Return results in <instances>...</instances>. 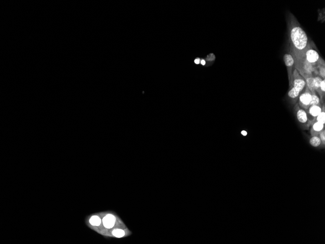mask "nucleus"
<instances>
[{
	"instance_id": "1",
	"label": "nucleus",
	"mask_w": 325,
	"mask_h": 244,
	"mask_svg": "<svg viewBox=\"0 0 325 244\" xmlns=\"http://www.w3.org/2000/svg\"><path fill=\"white\" fill-rule=\"evenodd\" d=\"M289 17V35L291 45L297 52L304 53L309 48L308 36L294 15L291 14Z\"/></svg>"
},
{
	"instance_id": "2",
	"label": "nucleus",
	"mask_w": 325,
	"mask_h": 244,
	"mask_svg": "<svg viewBox=\"0 0 325 244\" xmlns=\"http://www.w3.org/2000/svg\"><path fill=\"white\" fill-rule=\"evenodd\" d=\"M294 112L297 120L299 122L300 125L304 129H309L311 126L306 111L302 108L299 106L298 104L295 105L294 108Z\"/></svg>"
},
{
	"instance_id": "3",
	"label": "nucleus",
	"mask_w": 325,
	"mask_h": 244,
	"mask_svg": "<svg viewBox=\"0 0 325 244\" xmlns=\"http://www.w3.org/2000/svg\"><path fill=\"white\" fill-rule=\"evenodd\" d=\"M290 85L294 87L295 89L299 91L301 93L306 86L305 80L296 68H294V70H293L291 82L289 84V86Z\"/></svg>"
},
{
	"instance_id": "4",
	"label": "nucleus",
	"mask_w": 325,
	"mask_h": 244,
	"mask_svg": "<svg viewBox=\"0 0 325 244\" xmlns=\"http://www.w3.org/2000/svg\"><path fill=\"white\" fill-rule=\"evenodd\" d=\"M102 215L103 216L102 218H101L99 214L100 218L101 219V222L100 225L102 224V227L103 228H101V229H100L97 232L99 233H101V234L104 235L106 229H110L113 228L116 221V218L112 214H104V213H102Z\"/></svg>"
},
{
	"instance_id": "5",
	"label": "nucleus",
	"mask_w": 325,
	"mask_h": 244,
	"mask_svg": "<svg viewBox=\"0 0 325 244\" xmlns=\"http://www.w3.org/2000/svg\"><path fill=\"white\" fill-rule=\"evenodd\" d=\"M311 100V91L309 90L308 87L306 86L304 91L300 94L298 98L299 102L298 104L301 108L306 111L310 106Z\"/></svg>"
},
{
	"instance_id": "6",
	"label": "nucleus",
	"mask_w": 325,
	"mask_h": 244,
	"mask_svg": "<svg viewBox=\"0 0 325 244\" xmlns=\"http://www.w3.org/2000/svg\"><path fill=\"white\" fill-rule=\"evenodd\" d=\"M306 61L313 66L320 61V57L319 54L315 49L308 48L304 52Z\"/></svg>"
},
{
	"instance_id": "7",
	"label": "nucleus",
	"mask_w": 325,
	"mask_h": 244,
	"mask_svg": "<svg viewBox=\"0 0 325 244\" xmlns=\"http://www.w3.org/2000/svg\"><path fill=\"white\" fill-rule=\"evenodd\" d=\"M323 106L321 104L316 105H312L310 106L307 110V114L308 115V119L310 122L311 125L313 124L315 118L319 115V114L322 111Z\"/></svg>"
},
{
	"instance_id": "8",
	"label": "nucleus",
	"mask_w": 325,
	"mask_h": 244,
	"mask_svg": "<svg viewBox=\"0 0 325 244\" xmlns=\"http://www.w3.org/2000/svg\"><path fill=\"white\" fill-rule=\"evenodd\" d=\"M283 60L286 66L287 70L288 72V79L290 84L293 74V66L294 64V59L293 55L289 53H287L284 55Z\"/></svg>"
},
{
	"instance_id": "9",
	"label": "nucleus",
	"mask_w": 325,
	"mask_h": 244,
	"mask_svg": "<svg viewBox=\"0 0 325 244\" xmlns=\"http://www.w3.org/2000/svg\"><path fill=\"white\" fill-rule=\"evenodd\" d=\"M310 134L312 136H318L319 134L325 130V124L320 122H314L311 124Z\"/></svg>"
},
{
	"instance_id": "10",
	"label": "nucleus",
	"mask_w": 325,
	"mask_h": 244,
	"mask_svg": "<svg viewBox=\"0 0 325 244\" xmlns=\"http://www.w3.org/2000/svg\"><path fill=\"white\" fill-rule=\"evenodd\" d=\"M301 92L295 89L293 86H289V89L288 92V97L291 102L293 104L297 103Z\"/></svg>"
},
{
	"instance_id": "11",
	"label": "nucleus",
	"mask_w": 325,
	"mask_h": 244,
	"mask_svg": "<svg viewBox=\"0 0 325 244\" xmlns=\"http://www.w3.org/2000/svg\"><path fill=\"white\" fill-rule=\"evenodd\" d=\"M304 78L305 80L306 86L308 87L309 90L311 92L315 91L314 87V76L313 75L306 76Z\"/></svg>"
},
{
	"instance_id": "12",
	"label": "nucleus",
	"mask_w": 325,
	"mask_h": 244,
	"mask_svg": "<svg viewBox=\"0 0 325 244\" xmlns=\"http://www.w3.org/2000/svg\"><path fill=\"white\" fill-rule=\"evenodd\" d=\"M322 106V111L319 114V115L315 118L314 122L317 121V122H321L322 124H325V109L324 104H323Z\"/></svg>"
},
{
	"instance_id": "13",
	"label": "nucleus",
	"mask_w": 325,
	"mask_h": 244,
	"mask_svg": "<svg viewBox=\"0 0 325 244\" xmlns=\"http://www.w3.org/2000/svg\"><path fill=\"white\" fill-rule=\"evenodd\" d=\"M311 100L310 101V106L312 105L320 104V100L319 97L317 96L316 91L311 92Z\"/></svg>"
},
{
	"instance_id": "14",
	"label": "nucleus",
	"mask_w": 325,
	"mask_h": 244,
	"mask_svg": "<svg viewBox=\"0 0 325 244\" xmlns=\"http://www.w3.org/2000/svg\"><path fill=\"white\" fill-rule=\"evenodd\" d=\"M323 80L324 79H322L320 76H314V87L315 91L317 93L320 89V84Z\"/></svg>"
},
{
	"instance_id": "15",
	"label": "nucleus",
	"mask_w": 325,
	"mask_h": 244,
	"mask_svg": "<svg viewBox=\"0 0 325 244\" xmlns=\"http://www.w3.org/2000/svg\"><path fill=\"white\" fill-rule=\"evenodd\" d=\"M325 80H323L321 82L320 86V89L319 91H318V94L320 96V103L321 102H323V97H325Z\"/></svg>"
},
{
	"instance_id": "16",
	"label": "nucleus",
	"mask_w": 325,
	"mask_h": 244,
	"mask_svg": "<svg viewBox=\"0 0 325 244\" xmlns=\"http://www.w3.org/2000/svg\"><path fill=\"white\" fill-rule=\"evenodd\" d=\"M310 143L312 146L315 147H318L321 144L319 136H312L310 140Z\"/></svg>"
},
{
	"instance_id": "17",
	"label": "nucleus",
	"mask_w": 325,
	"mask_h": 244,
	"mask_svg": "<svg viewBox=\"0 0 325 244\" xmlns=\"http://www.w3.org/2000/svg\"><path fill=\"white\" fill-rule=\"evenodd\" d=\"M112 236L120 238L124 236L125 233L123 230L120 229H116L113 230L112 232Z\"/></svg>"
},
{
	"instance_id": "18",
	"label": "nucleus",
	"mask_w": 325,
	"mask_h": 244,
	"mask_svg": "<svg viewBox=\"0 0 325 244\" xmlns=\"http://www.w3.org/2000/svg\"><path fill=\"white\" fill-rule=\"evenodd\" d=\"M319 137L320 138L322 145L323 146L325 145V129L322 131L319 135Z\"/></svg>"
},
{
	"instance_id": "19",
	"label": "nucleus",
	"mask_w": 325,
	"mask_h": 244,
	"mask_svg": "<svg viewBox=\"0 0 325 244\" xmlns=\"http://www.w3.org/2000/svg\"><path fill=\"white\" fill-rule=\"evenodd\" d=\"M215 59V57L213 54H211L210 55H208V56L207 57V58L208 61H213V60H214Z\"/></svg>"
},
{
	"instance_id": "20",
	"label": "nucleus",
	"mask_w": 325,
	"mask_h": 244,
	"mask_svg": "<svg viewBox=\"0 0 325 244\" xmlns=\"http://www.w3.org/2000/svg\"><path fill=\"white\" fill-rule=\"evenodd\" d=\"M195 63L196 64H199V63H200V59H196V60H195Z\"/></svg>"
},
{
	"instance_id": "21",
	"label": "nucleus",
	"mask_w": 325,
	"mask_h": 244,
	"mask_svg": "<svg viewBox=\"0 0 325 244\" xmlns=\"http://www.w3.org/2000/svg\"><path fill=\"white\" fill-rule=\"evenodd\" d=\"M201 63L202 65H205V64H206V61L203 60H202L201 61Z\"/></svg>"
},
{
	"instance_id": "22",
	"label": "nucleus",
	"mask_w": 325,
	"mask_h": 244,
	"mask_svg": "<svg viewBox=\"0 0 325 244\" xmlns=\"http://www.w3.org/2000/svg\"><path fill=\"white\" fill-rule=\"evenodd\" d=\"M242 134L243 136H246V135H247V132H245V131H243L242 132Z\"/></svg>"
}]
</instances>
